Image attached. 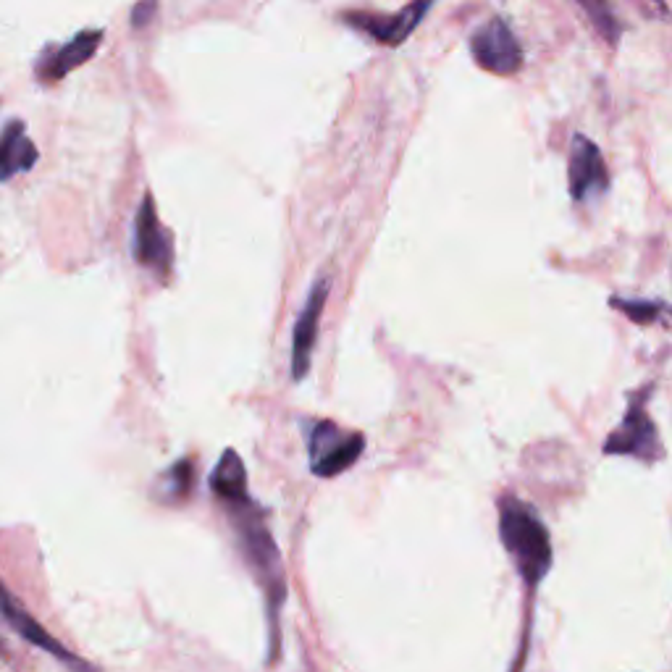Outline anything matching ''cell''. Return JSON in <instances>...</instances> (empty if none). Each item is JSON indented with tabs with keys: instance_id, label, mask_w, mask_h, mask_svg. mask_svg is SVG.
<instances>
[{
	"instance_id": "obj_1",
	"label": "cell",
	"mask_w": 672,
	"mask_h": 672,
	"mask_svg": "<svg viewBox=\"0 0 672 672\" xmlns=\"http://www.w3.org/2000/svg\"><path fill=\"white\" fill-rule=\"evenodd\" d=\"M229 518L234 520L239 533V546L245 552L247 562L258 575L260 586L266 591L268 602V620H271V646H279V612L287 596V583H284V567H281L279 549L273 544V536L268 531L266 520L260 515L252 499L239 504H229Z\"/></svg>"
},
{
	"instance_id": "obj_2",
	"label": "cell",
	"mask_w": 672,
	"mask_h": 672,
	"mask_svg": "<svg viewBox=\"0 0 672 672\" xmlns=\"http://www.w3.org/2000/svg\"><path fill=\"white\" fill-rule=\"evenodd\" d=\"M499 539L525 586H539L552 570V539L536 510L510 494L499 499Z\"/></svg>"
},
{
	"instance_id": "obj_3",
	"label": "cell",
	"mask_w": 672,
	"mask_h": 672,
	"mask_svg": "<svg viewBox=\"0 0 672 672\" xmlns=\"http://www.w3.org/2000/svg\"><path fill=\"white\" fill-rule=\"evenodd\" d=\"M604 452L607 455L636 457V460L644 462H657L659 457L665 455L657 426H654V420H651L649 410H646V392L638 394L630 402L623 423L612 431V436L604 444Z\"/></svg>"
},
{
	"instance_id": "obj_4",
	"label": "cell",
	"mask_w": 672,
	"mask_h": 672,
	"mask_svg": "<svg viewBox=\"0 0 672 672\" xmlns=\"http://www.w3.org/2000/svg\"><path fill=\"white\" fill-rule=\"evenodd\" d=\"M310 444V470L315 476L331 478L355 465L357 457L363 455L365 439L363 434H344L334 423H315L308 431Z\"/></svg>"
},
{
	"instance_id": "obj_5",
	"label": "cell",
	"mask_w": 672,
	"mask_h": 672,
	"mask_svg": "<svg viewBox=\"0 0 672 672\" xmlns=\"http://www.w3.org/2000/svg\"><path fill=\"white\" fill-rule=\"evenodd\" d=\"M470 53L483 71L512 77L523 66V48L502 19H491L470 37Z\"/></svg>"
},
{
	"instance_id": "obj_6",
	"label": "cell",
	"mask_w": 672,
	"mask_h": 672,
	"mask_svg": "<svg viewBox=\"0 0 672 672\" xmlns=\"http://www.w3.org/2000/svg\"><path fill=\"white\" fill-rule=\"evenodd\" d=\"M134 258L140 266L158 273L161 279L171 273V260H174L171 237L158 221V210H155V200L150 192L142 197L137 221H134Z\"/></svg>"
},
{
	"instance_id": "obj_7",
	"label": "cell",
	"mask_w": 672,
	"mask_h": 672,
	"mask_svg": "<svg viewBox=\"0 0 672 672\" xmlns=\"http://www.w3.org/2000/svg\"><path fill=\"white\" fill-rule=\"evenodd\" d=\"M329 279H318L310 289L308 300L302 305L292 331V378L302 381L310 371V357H313L315 339H318V323H321L323 305L329 297Z\"/></svg>"
},
{
	"instance_id": "obj_8",
	"label": "cell",
	"mask_w": 672,
	"mask_h": 672,
	"mask_svg": "<svg viewBox=\"0 0 672 672\" xmlns=\"http://www.w3.org/2000/svg\"><path fill=\"white\" fill-rule=\"evenodd\" d=\"M434 0H413V3H407L399 14L394 16H368V14H347V21H350L352 27L365 32L368 37H373L381 45H402L407 37L413 35L418 24L426 19L428 8H431Z\"/></svg>"
},
{
	"instance_id": "obj_9",
	"label": "cell",
	"mask_w": 672,
	"mask_h": 672,
	"mask_svg": "<svg viewBox=\"0 0 672 672\" xmlns=\"http://www.w3.org/2000/svg\"><path fill=\"white\" fill-rule=\"evenodd\" d=\"M567 179H570V195H573V200H586L591 195H599L609 184L602 150L588 140V137H583V134H578L573 140V147H570V171H567Z\"/></svg>"
},
{
	"instance_id": "obj_10",
	"label": "cell",
	"mask_w": 672,
	"mask_h": 672,
	"mask_svg": "<svg viewBox=\"0 0 672 672\" xmlns=\"http://www.w3.org/2000/svg\"><path fill=\"white\" fill-rule=\"evenodd\" d=\"M3 617H6V623L11 625V628H14L21 638H27L29 644L40 646L42 651H48L50 657H56L58 662L69 667L71 672H95L90 665H87V662L74 657V654H71V651L61 644V641H56V638L50 636L48 630L42 628L35 617L27 615L21 607H16L14 596L8 594V591L3 594Z\"/></svg>"
},
{
	"instance_id": "obj_11",
	"label": "cell",
	"mask_w": 672,
	"mask_h": 672,
	"mask_svg": "<svg viewBox=\"0 0 672 672\" xmlns=\"http://www.w3.org/2000/svg\"><path fill=\"white\" fill-rule=\"evenodd\" d=\"M100 40H103V32H100V29H84V32H79V35L74 37V40L61 45V48H56L50 56H45L40 63H37V77L48 84L58 82V79L71 74L74 69H79L82 63L90 61V58L98 53Z\"/></svg>"
},
{
	"instance_id": "obj_12",
	"label": "cell",
	"mask_w": 672,
	"mask_h": 672,
	"mask_svg": "<svg viewBox=\"0 0 672 672\" xmlns=\"http://www.w3.org/2000/svg\"><path fill=\"white\" fill-rule=\"evenodd\" d=\"M37 163V147L27 137V129L21 121H8L3 129V142H0V176L3 182L14 179L16 174H27L29 168Z\"/></svg>"
},
{
	"instance_id": "obj_13",
	"label": "cell",
	"mask_w": 672,
	"mask_h": 672,
	"mask_svg": "<svg viewBox=\"0 0 672 672\" xmlns=\"http://www.w3.org/2000/svg\"><path fill=\"white\" fill-rule=\"evenodd\" d=\"M210 486L216 491V497L229 507V504H239L250 499L247 491V470L242 457L234 449H226L221 460H218L213 476H210Z\"/></svg>"
},
{
	"instance_id": "obj_14",
	"label": "cell",
	"mask_w": 672,
	"mask_h": 672,
	"mask_svg": "<svg viewBox=\"0 0 672 672\" xmlns=\"http://www.w3.org/2000/svg\"><path fill=\"white\" fill-rule=\"evenodd\" d=\"M617 310H623L630 321L636 323H662L672 329V308L665 302H644V300H612Z\"/></svg>"
},
{
	"instance_id": "obj_15",
	"label": "cell",
	"mask_w": 672,
	"mask_h": 672,
	"mask_svg": "<svg viewBox=\"0 0 672 672\" xmlns=\"http://www.w3.org/2000/svg\"><path fill=\"white\" fill-rule=\"evenodd\" d=\"M153 6H155V0H142L140 6L134 8V14H132L134 27H145L147 21H150V14H153Z\"/></svg>"
}]
</instances>
